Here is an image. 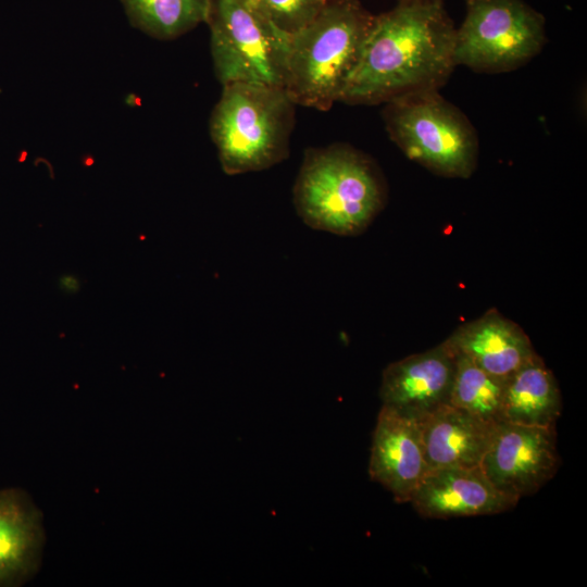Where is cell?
<instances>
[{
  "label": "cell",
  "instance_id": "6da1fadb",
  "mask_svg": "<svg viewBox=\"0 0 587 587\" xmlns=\"http://www.w3.org/2000/svg\"><path fill=\"white\" fill-rule=\"evenodd\" d=\"M455 30L444 0H400L375 15L339 101L374 105L439 90L457 66Z\"/></svg>",
  "mask_w": 587,
  "mask_h": 587
},
{
  "label": "cell",
  "instance_id": "7a4b0ae2",
  "mask_svg": "<svg viewBox=\"0 0 587 587\" xmlns=\"http://www.w3.org/2000/svg\"><path fill=\"white\" fill-rule=\"evenodd\" d=\"M386 200L384 176L367 154L346 143L305 151L292 201L309 227L338 236L360 235Z\"/></svg>",
  "mask_w": 587,
  "mask_h": 587
},
{
  "label": "cell",
  "instance_id": "3957f363",
  "mask_svg": "<svg viewBox=\"0 0 587 587\" xmlns=\"http://www.w3.org/2000/svg\"><path fill=\"white\" fill-rule=\"evenodd\" d=\"M374 17L358 0H328L290 36L284 89L296 105L327 111L339 101Z\"/></svg>",
  "mask_w": 587,
  "mask_h": 587
},
{
  "label": "cell",
  "instance_id": "277c9868",
  "mask_svg": "<svg viewBox=\"0 0 587 587\" xmlns=\"http://www.w3.org/2000/svg\"><path fill=\"white\" fill-rule=\"evenodd\" d=\"M295 105L282 87L224 85L210 117V135L223 172H258L286 160Z\"/></svg>",
  "mask_w": 587,
  "mask_h": 587
},
{
  "label": "cell",
  "instance_id": "5b68a950",
  "mask_svg": "<svg viewBox=\"0 0 587 587\" xmlns=\"http://www.w3.org/2000/svg\"><path fill=\"white\" fill-rule=\"evenodd\" d=\"M390 139L412 161L448 178H469L478 161V136L467 116L439 90L409 93L384 103Z\"/></svg>",
  "mask_w": 587,
  "mask_h": 587
},
{
  "label": "cell",
  "instance_id": "8992f818",
  "mask_svg": "<svg viewBox=\"0 0 587 587\" xmlns=\"http://www.w3.org/2000/svg\"><path fill=\"white\" fill-rule=\"evenodd\" d=\"M214 73L224 86L235 83L284 88L290 36L246 0H210Z\"/></svg>",
  "mask_w": 587,
  "mask_h": 587
},
{
  "label": "cell",
  "instance_id": "52a82bcc",
  "mask_svg": "<svg viewBox=\"0 0 587 587\" xmlns=\"http://www.w3.org/2000/svg\"><path fill=\"white\" fill-rule=\"evenodd\" d=\"M466 13L455 30L453 59L476 73L514 71L540 53L545 17L523 0H464Z\"/></svg>",
  "mask_w": 587,
  "mask_h": 587
},
{
  "label": "cell",
  "instance_id": "ba28073f",
  "mask_svg": "<svg viewBox=\"0 0 587 587\" xmlns=\"http://www.w3.org/2000/svg\"><path fill=\"white\" fill-rule=\"evenodd\" d=\"M559 464L555 427L502 422L479 466L500 492L519 501L549 482Z\"/></svg>",
  "mask_w": 587,
  "mask_h": 587
},
{
  "label": "cell",
  "instance_id": "9c48e42d",
  "mask_svg": "<svg viewBox=\"0 0 587 587\" xmlns=\"http://www.w3.org/2000/svg\"><path fill=\"white\" fill-rule=\"evenodd\" d=\"M455 355L445 341L388 364L382 374V405L417 423L450 404Z\"/></svg>",
  "mask_w": 587,
  "mask_h": 587
},
{
  "label": "cell",
  "instance_id": "30bf717a",
  "mask_svg": "<svg viewBox=\"0 0 587 587\" xmlns=\"http://www.w3.org/2000/svg\"><path fill=\"white\" fill-rule=\"evenodd\" d=\"M409 503L425 519L491 515L514 508L516 500L500 492L480 466L429 470Z\"/></svg>",
  "mask_w": 587,
  "mask_h": 587
},
{
  "label": "cell",
  "instance_id": "8fae6325",
  "mask_svg": "<svg viewBox=\"0 0 587 587\" xmlns=\"http://www.w3.org/2000/svg\"><path fill=\"white\" fill-rule=\"evenodd\" d=\"M428 471L419 423L382 405L372 436L371 479L404 503Z\"/></svg>",
  "mask_w": 587,
  "mask_h": 587
},
{
  "label": "cell",
  "instance_id": "7c38bea8",
  "mask_svg": "<svg viewBox=\"0 0 587 587\" xmlns=\"http://www.w3.org/2000/svg\"><path fill=\"white\" fill-rule=\"evenodd\" d=\"M46 544L43 517L28 492L0 489V587H17L39 571Z\"/></svg>",
  "mask_w": 587,
  "mask_h": 587
},
{
  "label": "cell",
  "instance_id": "4fadbf2b",
  "mask_svg": "<svg viewBox=\"0 0 587 587\" xmlns=\"http://www.w3.org/2000/svg\"><path fill=\"white\" fill-rule=\"evenodd\" d=\"M444 341L454 354L504 379L537 355L523 328L497 310L459 326Z\"/></svg>",
  "mask_w": 587,
  "mask_h": 587
},
{
  "label": "cell",
  "instance_id": "5bb4252c",
  "mask_svg": "<svg viewBox=\"0 0 587 587\" xmlns=\"http://www.w3.org/2000/svg\"><path fill=\"white\" fill-rule=\"evenodd\" d=\"M497 425L452 404L435 411L419 423L428 469L479 466Z\"/></svg>",
  "mask_w": 587,
  "mask_h": 587
},
{
  "label": "cell",
  "instance_id": "9a60e30c",
  "mask_svg": "<svg viewBox=\"0 0 587 587\" xmlns=\"http://www.w3.org/2000/svg\"><path fill=\"white\" fill-rule=\"evenodd\" d=\"M561 411L558 382L538 354L508 378L504 422L555 427Z\"/></svg>",
  "mask_w": 587,
  "mask_h": 587
},
{
  "label": "cell",
  "instance_id": "2e32d148",
  "mask_svg": "<svg viewBox=\"0 0 587 587\" xmlns=\"http://www.w3.org/2000/svg\"><path fill=\"white\" fill-rule=\"evenodd\" d=\"M130 24L150 37L175 39L205 22L210 0H121Z\"/></svg>",
  "mask_w": 587,
  "mask_h": 587
},
{
  "label": "cell",
  "instance_id": "e0dca14e",
  "mask_svg": "<svg viewBox=\"0 0 587 587\" xmlns=\"http://www.w3.org/2000/svg\"><path fill=\"white\" fill-rule=\"evenodd\" d=\"M454 355L455 373L450 404L495 425L504 422L508 379L487 373L465 357Z\"/></svg>",
  "mask_w": 587,
  "mask_h": 587
},
{
  "label": "cell",
  "instance_id": "ac0fdd59",
  "mask_svg": "<svg viewBox=\"0 0 587 587\" xmlns=\"http://www.w3.org/2000/svg\"><path fill=\"white\" fill-rule=\"evenodd\" d=\"M291 36L311 22L328 0H246Z\"/></svg>",
  "mask_w": 587,
  "mask_h": 587
},
{
  "label": "cell",
  "instance_id": "d6986e66",
  "mask_svg": "<svg viewBox=\"0 0 587 587\" xmlns=\"http://www.w3.org/2000/svg\"><path fill=\"white\" fill-rule=\"evenodd\" d=\"M400 1V0H399Z\"/></svg>",
  "mask_w": 587,
  "mask_h": 587
}]
</instances>
